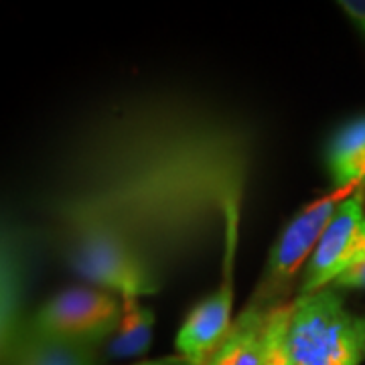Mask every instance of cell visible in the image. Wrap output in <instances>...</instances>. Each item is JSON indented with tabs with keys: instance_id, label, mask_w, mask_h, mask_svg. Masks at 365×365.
I'll return each instance as SVG.
<instances>
[{
	"instance_id": "cell-4",
	"label": "cell",
	"mask_w": 365,
	"mask_h": 365,
	"mask_svg": "<svg viewBox=\"0 0 365 365\" xmlns=\"http://www.w3.org/2000/svg\"><path fill=\"white\" fill-rule=\"evenodd\" d=\"M351 191L353 189H331L327 195L317 197L288 220L268 252L260 282L254 288L250 300L260 302L270 311L290 302V288L294 287L297 278L313 256L335 211Z\"/></svg>"
},
{
	"instance_id": "cell-17",
	"label": "cell",
	"mask_w": 365,
	"mask_h": 365,
	"mask_svg": "<svg viewBox=\"0 0 365 365\" xmlns=\"http://www.w3.org/2000/svg\"><path fill=\"white\" fill-rule=\"evenodd\" d=\"M136 365H148V361H143V364H136Z\"/></svg>"
},
{
	"instance_id": "cell-5",
	"label": "cell",
	"mask_w": 365,
	"mask_h": 365,
	"mask_svg": "<svg viewBox=\"0 0 365 365\" xmlns=\"http://www.w3.org/2000/svg\"><path fill=\"white\" fill-rule=\"evenodd\" d=\"M122 317V300L96 287H71L51 299L29 317L26 327L53 339L100 345L108 341Z\"/></svg>"
},
{
	"instance_id": "cell-8",
	"label": "cell",
	"mask_w": 365,
	"mask_h": 365,
	"mask_svg": "<svg viewBox=\"0 0 365 365\" xmlns=\"http://www.w3.org/2000/svg\"><path fill=\"white\" fill-rule=\"evenodd\" d=\"M25 248L13 230L2 234L0 254V337L2 357L11 351L26 327Z\"/></svg>"
},
{
	"instance_id": "cell-2",
	"label": "cell",
	"mask_w": 365,
	"mask_h": 365,
	"mask_svg": "<svg viewBox=\"0 0 365 365\" xmlns=\"http://www.w3.org/2000/svg\"><path fill=\"white\" fill-rule=\"evenodd\" d=\"M284 345L290 365H361L365 313L347 307L335 287L297 294L288 304Z\"/></svg>"
},
{
	"instance_id": "cell-12",
	"label": "cell",
	"mask_w": 365,
	"mask_h": 365,
	"mask_svg": "<svg viewBox=\"0 0 365 365\" xmlns=\"http://www.w3.org/2000/svg\"><path fill=\"white\" fill-rule=\"evenodd\" d=\"M120 300H122V317L114 335L108 339L106 351L114 359L140 357L150 347L157 317L148 307H144L140 299Z\"/></svg>"
},
{
	"instance_id": "cell-11",
	"label": "cell",
	"mask_w": 365,
	"mask_h": 365,
	"mask_svg": "<svg viewBox=\"0 0 365 365\" xmlns=\"http://www.w3.org/2000/svg\"><path fill=\"white\" fill-rule=\"evenodd\" d=\"M333 189H355L365 181V116L343 124L325 150Z\"/></svg>"
},
{
	"instance_id": "cell-6",
	"label": "cell",
	"mask_w": 365,
	"mask_h": 365,
	"mask_svg": "<svg viewBox=\"0 0 365 365\" xmlns=\"http://www.w3.org/2000/svg\"><path fill=\"white\" fill-rule=\"evenodd\" d=\"M240 220L242 217L230 220L225 230L220 287L189 311L177 333V355L191 365H207L234 323V270Z\"/></svg>"
},
{
	"instance_id": "cell-7",
	"label": "cell",
	"mask_w": 365,
	"mask_h": 365,
	"mask_svg": "<svg viewBox=\"0 0 365 365\" xmlns=\"http://www.w3.org/2000/svg\"><path fill=\"white\" fill-rule=\"evenodd\" d=\"M365 248V181L357 185L335 211L313 256L300 274L299 294H313L335 280Z\"/></svg>"
},
{
	"instance_id": "cell-1",
	"label": "cell",
	"mask_w": 365,
	"mask_h": 365,
	"mask_svg": "<svg viewBox=\"0 0 365 365\" xmlns=\"http://www.w3.org/2000/svg\"><path fill=\"white\" fill-rule=\"evenodd\" d=\"M254 140L244 122L187 100L112 106L76 134L41 197L51 242L116 235L163 280L242 217Z\"/></svg>"
},
{
	"instance_id": "cell-14",
	"label": "cell",
	"mask_w": 365,
	"mask_h": 365,
	"mask_svg": "<svg viewBox=\"0 0 365 365\" xmlns=\"http://www.w3.org/2000/svg\"><path fill=\"white\" fill-rule=\"evenodd\" d=\"M333 287L339 288V290H353V288L365 290V248L359 254V258L335 280Z\"/></svg>"
},
{
	"instance_id": "cell-13",
	"label": "cell",
	"mask_w": 365,
	"mask_h": 365,
	"mask_svg": "<svg viewBox=\"0 0 365 365\" xmlns=\"http://www.w3.org/2000/svg\"><path fill=\"white\" fill-rule=\"evenodd\" d=\"M288 304L278 307L270 317L268 331H266V347H264V359L262 365H290L287 345H284V331H287Z\"/></svg>"
},
{
	"instance_id": "cell-15",
	"label": "cell",
	"mask_w": 365,
	"mask_h": 365,
	"mask_svg": "<svg viewBox=\"0 0 365 365\" xmlns=\"http://www.w3.org/2000/svg\"><path fill=\"white\" fill-rule=\"evenodd\" d=\"M337 4L365 39V0H341Z\"/></svg>"
},
{
	"instance_id": "cell-9",
	"label": "cell",
	"mask_w": 365,
	"mask_h": 365,
	"mask_svg": "<svg viewBox=\"0 0 365 365\" xmlns=\"http://www.w3.org/2000/svg\"><path fill=\"white\" fill-rule=\"evenodd\" d=\"M274 311L256 300H248L246 307L235 314L227 335L207 365H262L266 331Z\"/></svg>"
},
{
	"instance_id": "cell-16",
	"label": "cell",
	"mask_w": 365,
	"mask_h": 365,
	"mask_svg": "<svg viewBox=\"0 0 365 365\" xmlns=\"http://www.w3.org/2000/svg\"><path fill=\"white\" fill-rule=\"evenodd\" d=\"M148 365H191L187 359H182L181 355L175 357H165V359H157V361H148Z\"/></svg>"
},
{
	"instance_id": "cell-10",
	"label": "cell",
	"mask_w": 365,
	"mask_h": 365,
	"mask_svg": "<svg viewBox=\"0 0 365 365\" xmlns=\"http://www.w3.org/2000/svg\"><path fill=\"white\" fill-rule=\"evenodd\" d=\"M4 365H98L96 345L78 341L53 339L25 329L11 351L2 357Z\"/></svg>"
},
{
	"instance_id": "cell-3",
	"label": "cell",
	"mask_w": 365,
	"mask_h": 365,
	"mask_svg": "<svg viewBox=\"0 0 365 365\" xmlns=\"http://www.w3.org/2000/svg\"><path fill=\"white\" fill-rule=\"evenodd\" d=\"M55 246L71 272L118 299H143L163 288V280L116 235L78 232L57 240Z\"/></svg>"
}]
</instances>
